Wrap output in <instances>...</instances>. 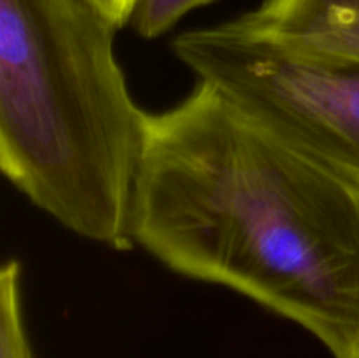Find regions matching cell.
Instances as JSON below:
<instances>
[{
	"mask_svg": "<svg viewBox=\"0 0 359 358\" xmlns=\"http://www.w3.org/2000/svg\"><path fill=\"white\" fill-rule=\"evenodd\" d=\"M132 241L359 358V186L198 81L149 112Z\"/></svg>",
	"mask_w": 359,
	"mask_h": 358,
	"instance_id": "cell-1",
	"label": "cell"
},
{
	"mask_svg": "<svg viewBox=\"0 0 359 358\" xmlns=\"http://www.w3.org/2000/svg\"><path fill=\"white\" fill-rule=\"evenodd\" d=\"M116 30L86 0H0V168L63 228L123 251L149 112Z\"/></svg>",
	"mask_w": 359,
	"mask_h": 358,
	"instance_id": "cell-2",
	"label": "cell"
},
{
	"mask_svg": "<svg viewBox=\"0 0 359 358\" xmlns=\"http://www.w3.org/2000/svg\"><path fill=\"white\" fill-rule=\"evenodd\" d=\"M172 51L196 81L359 186V63L291 51L231 20L179 34Z\"/></svg>",
	"mask_w": 359,
	"mask_h": 358,
	"instance_id": "cell-3",
	"label": "cell"
},
{
	"mask_svg": "<svg viewBox=\"0 0 359 358\" xmlns=\"http://www.w3.org/2000/svg\"><path fill=\"white\" fill-rule=\"evenodd\" d=\"M231 23L302 55L359 63V0H262Z\"/></svg>",
	"mask_w": 359,
	"mask_h": 358,
	"instance_id": "cell-4",
	"label": "cell"
},
{
	"mask_svg": "<svg viewBox=\"0 0 359 358\" xmlns=\"http://www.w3.org/2000/svg\"><path fill=\"white\" fill-rule=\"evenodd\" d=\"M0 358H34L25 325L18 258H7L0 270Z\"/></svg>",
	"mask_w": 359,
	"mask_h": 358,
	"instance_id": "cell-5",
	"label": "cell"
},
{
	"mask_svg": "<svg viewBox=\"0 0 359 358\" xmlns=\"http://www.w3.org/2000/svg\"><path fill=\"white\" fill-rule=\"evenodd\" d=\"M216 0H139L130 27L140 39L153 41L175 27L186 14Z\"/></svg>",
	"mask_w": 359,
	"mask_h": 358,
	"instance_id": "cell-6",
	"label": "cell"
},
{
	"mask_svg": "<svg viewBox=\"0 0 359 358\" xmlns=\"http://www.w3.org/2000/svg\"><path fill=\"white\" fill-rule=\"evenodd\" d=\"M86 2L119 30L125 25H130L139 0H86Z\"/></svg>",
	"mask_w": 359,
	"mask_h": 358,
	"instance_id": "cell-7",
	"label": "cell"
}]
</instances>
